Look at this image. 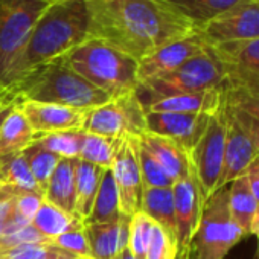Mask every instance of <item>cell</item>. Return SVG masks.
I'll use <instances>...</instances> for the list:
<instances>
[{"instance_id": "obj_1", "label": "cell", "mask_w": 259, "mask_h": 259, "mask_svg": "<svg viewBox=\"0 0 259 259\" xmlns=\"http://www.w3.org/2000/svg\"><path fill=\"white\" fill-rule=\"evenodd\" d=\"M90 38L105 41L138 61L156 49L200 32L166 0H85Z\"/></svg>"}, {"instance_id": "obj_2", "label": "cell", "mask_w": 259, "mask_h": 259, "mask_svg": "<svg viewBox=\"0 0 259 259\" xmlns=\"http://www.w3.org/2000/svg\"><path fill=\"white\" fill-rule=\"evenodd\" d=\"M89 38L90 17L85 0H55L48 4L34 25L10 85L34 69L67 55Z\"/></svg>"}, {"instance_id": "obj_3", "label": "cell", "mask_w": 259, "mask_h": 259, "mask_svg": "<svg viewBox=\"0 0 259 259\" xmlns=\"http://www.w3.org/2000/svg\"><path fill=\"white\" fill-rule=\"evenodd\" d=\"M11 87L23 101L58 104L87 111L111 99L105 92L76 73L63 57L34 69Z\"/></svg>"}, {"instance_id": "obj_4", "label": "cell", "mask_w": 259, "mask_h": 259, "mask_svg": "<svg viewBox=\"0 0 259 259\" xmlns=\"http://www.w3.org/2000/svg\"><path fill=\"white\" fill-rule=\"evenodd\" d=\"M63 58L76 73L110 98L141 89L139 61L105 41L89 38Z\"/></svg>"}, {"instance_id": "obj_5", "label": "cell", "mask_w": 259, "mask_h": 259, "mask_svg": "<svg viewBox=\"0 0 259 259\" xmlns=\"http://www.w3.org/2000/svg\"><path fill=\"white\" fill-rule=\"evenodd\" d=\"M242 238L245 233L230 215L224 186L204 201L191 247L185 254L189 259H224Z\"/></svg>"}, {"instance_id": "obj_6", "label": "cell", "mask_w": 259, "mask_h": 259, "mask_svg": "<svg viewBox=\"0 0 259 259\" xmlns=\"http://www.w3.org/2000/svg\"><path fill=\"white\" fill-rule=\"evenodd\" d=\"M45 0H0V87H8Z\"/></svg>"}, {"instance_id": "obj_7", "label": "cell", "mask_w": 259, "mask_h": 259, "mask_svg": "<svg viewBox=\"0 0 259 259\" xmlns=\"http://www.w3.org/2000/svg\"><path fill=\"white\" fill-rule=\"evenodd\" d=\"M226 78V64L207 45L206 49L183 63L179 69L144 82L139 90L148 93L150 98L197 93L220 89Z\"/></svg>"}, {"instance_id": "obj_8", "label": "cell", "mask_w": 259, "mask_h": 259, "mask_svg": "<svg viewBox=\"0 0 259 259\" xmlns=\"http://www.w3.org/2000/svg\"><path fill=\"white\" fill-rule=\"evenodd\" d=\"M226 142V108L224 99L217 111L209 117L204 133L188 153L191 171L198 183L203 200L206 201L220 189Z\"/></svg>"}, {"instance_id": "obj_9", "label": "cell", "mask_w": 259, "mask_h": 259, "mask_svg": "<svg viewBox=\"0 0 259 259\" xmlns=\"http://www.w3.org/2000/svg\"><path fill=\"white\" fill-rule=\"evenodd\" d=\"M147 111L138 92L111 98L89 111L84 130L110 138H139L147 133Z\"/></svg>"}, {"instance_id": "obj_10", "label": "cell", "mask_w": 259, "mask_h": 259, "mask_svg": "<svg viewBox=\"0 0 259 259\" xmlns=\"http://www.w3.org/2000/svg\"><path fill=\"white\" fill-rule=\"evenodd\" d=\"M209 46L244 43L259 38V0H247L200 28Z\"/></svg>"}, {"instance_id": "obj_11", "label": "cell", "mask_w": 259, "mask_h": 259, "mask_svg": "<svg viewBox=\"0 0 259 259\" xmlns=\"http://www.w3.org/2000/svg\"><path fill=\"white\" fill-rule=\"evenodd\" d=\"M111 174L116 183L119 207L126 217L141 210L142 179L138 159V138H125L111 166Z\"/></svg>"}, {"instance_id": "obj_12", "label": "cell", "mask_w": 259, "mask_h": 259, "mask_svg": "<svg viewBox=\"0 0 259 259\" xmlns=\"http://www.w3.org/2000/svg\"><path fill=\"white\" fill-rule=\"evenodd\" d=\"M210 114L147 111V132L168 138L189 153L204 133Z\"/></svg>"}, {"instance_id": "obj_13", "label": "cell", "mask_w": 259, "mask_h": 259, "mask_svg": "<svg viewBox=\"0 0 259 259\" xmlns=\"http://www.w3.org/2000/svg\"><path fill=\"white\" fill-rule=\"evenodd\" d=\"M172 195H174V212H176L177 248H179V256H182L191 247V241L197 230L201 209L204 204V200L201 197L198 183L192 171L186 177L174 182Z\"/></svg>"}, {"instance_id": "obj_14", "label": "cell", "mask_w": 259, "mask_h": 259, "mask_svg": "<svg viewBox=\"0 0 259 259\" xmlns=\"http://www.w3.org/2000/svg\"><path fill=\"white\" fill-rule=\"evenodd\" d=\"M224 108H226V142H224V159H223L220 188H224L235 179L244 176L245 171L250 168V165L257 159V151L251 138L244 130V126L236 120V117L226 105V102H224Z\"/></svg>"}, {"instance_id": "obj_15", "label": "cell", "mask_w": 259, "mask_h": 259, "mask_svg": "<svg viewBox=\"0 0 259 259\" xmlns=\"http://www.w3.org/2000/svg\"><path fill=\"white\" fill-rule=\"evenodd\" d=\"M207 48V43L201 37L200 32L192 34L189 37L171 41L145 58L139 61V81L141 85L150 79L163 76L176 69H179L183 63L200 54Z\"/></svg>"}, {"instance_id": "obj_16", "label": "cell", "mask_w": 259, "mask_h": 259, "mask_svg": "<svg viewBox=\"0 0 259 259\" xmlns=\"http://www.w3.org/2000/svg\"><path fill=\"white\" fill-rule=\"evenodd\" d=\"M19 108L26 116L35 135L66 132V130H84L87 114L90 111L34 101H22Z\"/></svg>"}, {"instance_id": "obj_17", "label": "cell", "mask_w": 259, "mask_h": 259, "mask_svg": "<svg viewBox=\"0 0 259 259\" xmlns=\"http://www.w3.org/2000/svg\"><path fill=\"white\" fill-rule=\"evenodd\" d=\"M130 217L122 215L117 221L85 224V236L90 248V259H113L128 247Z\"/></svg>"}, {"instance_id": "obj_18", "label": "cell", "mask_w": 259, "mask_h": 259, "mask_svg": "<svg viewBox=\"0 0 259 259\" xmlns=\"http://www.w3.org/2000/svg\"><path fill=\"white\" fill-rule=\"evenodd\" d=\"M223 87V85H221ZM213 89L197 93H182L160 98H148L144 102L145 111L166 113H213L223 104V89Z\"/></svg>"}, {"instance_id": "obj_19", "label": "cell", "mask_w": 259, "mask_h": 259, "mask_svg": "<svg viewBox=\"0 0 259 259\" xmlns=\"http://www.w3.org/2000/svg\"><path fill=\"white\" fill-rule=\"evenodd\" d=\"M221 89L227 105L259 120V75L227 67V78Z\"/></svg>"}, {"instance_id": "obj_20", "label": "cell", "mask_w": 259, "mask_h": 259, "mask_svg": "<svg viewBox=\"0 0 259 259\" xmlns=\"http://www.w3.org/2000/svg\"><path fill=\"white\" fill-rule=\"evenodd\" d=\"M138 139L139 144L162 165V168L174 182L186 177L191 172L188 153L174 141L148 132L139 136Z\"/></svg>"}, {"instance_id": "obj_21", "label": "cell", "mask_w": 259, "mask_h": 259, "mask_svg": "<svg viewBox=\"0 0 259 259\" xmlns=\"http://www.w3.org/2000/svg\"><path fill=\"white\" fill-rule=\"evenodd\" d=\"M76 163L78 159H61L45 191V200L70 215H75Z\"/></svg>"}, {"instance_id": "obj_22", "label": "cell", "mask_w": 259, "mask_h": 259, "mask_svg": "<svg viewBox=\"0 0 259 259\" xmlns=\"http://www.w3.org/2000/svg\"><path fill=\"white\" fill-rule=\"evenodd\" d=\"M20 105V104H19ZM35 141V133L23 111L16 107L0 128V159L22 153Z\"/></svg>"}, {"instance_id": "obj_23", "label": "cell", "mask_w": 259, "mask_h": 259, "mask_svg": "<svg viewBox=\"0 0 259 259\" xmlns=\"http://www.w3.org/2000/svg\"><path fill=\"white\" fill-rule=\"evenodd\" d=\"M141 210L147 213L156 224L163 227L171 236L176 238L172 188H144L141 197Z\"/></svg>"}, {"instance_id": "obj_24", "label": "cell", "mask_w": 259, "mask_h": 259, "mask_svg": "<svg viewBox=\"0 0 259 259\" xmlns=\"http://www.w3.org/2000/svg\"><path fill=\"white\" fill-rule=\"evenodd\" d=\"M227 200L233 221L245 233V236L250 235V227L257 209V201L250 191L245 176H241L227 185Z\"/></svg>"}, {"instance_id": "obj_25", "label": "cell", "mask_w": 259, "mask_h": 259, "mask_svg": "<svg viewBox=\"0 0 259 259\" xmlns=\"http://www.w3.org/2000/svg\"><path fill=\"white\" fill-rule=\"evenodd\" d=\"M102 168L90 165L78 159L76 163V201H75V215L85 221L92 212L102 176Z\"/></svg>"}, {"instance_id": "obj_26", "label": "cell", "mask_w": 259, "mask_h": 259, "mask_svg": "<svg viewBox=\"0 0 259 259\" xmlns=\"http://www.w3.org/2000/svg\"><path fill=\"white\" fill-rule=\"evenodd\" d=\"M31 224L41 235L49 238L51 241L64 232L81 229L85 226L82 220H79L75 215L66 213L64 210H61L55 204L49 203L48 200H43V203H41V206H40L38 212L35 213Z\"/></svg>"}, {"instance_id": "obj_27", "label": "cell", "mask_w": 259, "mask_h": 259, "mask_svg": "<svg viewBox=\"0 0 259 259\" xmlns=\"http://www.w3.org/2000/svg\"><path fill=\"white\" fill-rule=\"evenodd\" d=\"M123 213L119 207V197L116 183L111 174V169H105L92 212L84 224H96V223H111L117 221Z\"/></svg>"}, {"instance_id": "obj_28", "label": "cell", "mask_w": 259, "mask_h": 259, "mask_svg": "<svg viewBox=\"0 0 259 259\" xmlns=\"http://www.w3.org/2000/svg\"><path fill=\"white\" fill-rule=\"evenodd\" d=\"M198 28L247 0H166Z\"/></svg>"}, {"instance_id": "obj_29", "label": "cell", "mask_w": 259, "mask_h": 259, "mask_svg": "<svg viewBox=\"0 0 259 259\" xmlns=\"http://www.w3.org/2000/svg\"><path fill=\"white\" fill-rule=\"evenodd\" d=\"M122 142L123 139L119 138H110L85 132L79 160L99 166L102 169H111Z\"/></svg>"}, {"instance_id": "obj_30", "label": "cell", "mask_w": 259, "mask_h": 259, "mask_svg": "<svg viewBox=\"0 0 259 259\" xmlns=\"http://www.w3.org/2000/svg\"><path fill=\"white\" fill-rule=\"evenodd\" d=\"M0 183L10 185L20 192L43 194L31 172L28 159L23 151L0 159Z\"/></svg>"}, {"instance_id": "obj_31", "label": "cell", "mask_w": 259, "mask_h": 259, "mask_svg": "<svg viewBox=\"0 0 259 259\" xmlns=\"http://www.w3.org/2000/svg\"><path fill=\"white\" fill-rule=\"evenodd\" d=\"M220 60L233 69L259 75V38L244 43L210 46Z\"/></svg>"}, {"instance_id": "obj_32", "label": "cell", "mask_w": 259, "mask_h": 259, "mask_svg": "<svg viewBox=\"0 0 259 259\" xmlns=\"http://www.w3.org/2000/svg\"><path fill=\"white\" fill-rule=\"evenodd\" d=\"M85 130H66L46 135H35V144L61 159H79Z\"/></svg>"}, {"instance_id": "obj_33", "label": "cell", "mask_w": 259, "mask_h": 259, "mask_svg": "<svg viewBox=\"0 0 259 259\" xmlns=\"http://www.w3.org/2000/svg\"><path fill=\"white\" fill-rule=\"evenodd\" d=\"M19 194L20 191H17L16 188L0 183V239L31 224L17 212Z\"/></svg>"}, {"instance_id": "obj_34", "label": "cell", "mask_w": 259, "mask_h": 259, "mask_svg": "<svg viewBox=\"0 0 259 259\" xmlns=\"http://www.w3.org/2000/svg\"><path fill=\"white\" fill-rule=\"evenodd\" d=\"M25 156L28 159V163H29V168H31V172L38 185V188L43 191H46L48 188V183L58 165V162L61 160V157H58L57 154L45 150L43 147H40L38 144H32L31 147H28L25 151Z\"/></svg>"}, {"instance_id": "obj_35", "label": "cell", "mask_w": 259, "mask_h": 259, "mask_svg": "<svg viewBox=\"0 0 259 259\" xmlns=\"http://www.w3.org/2000/svg\"><path fill=\"white\" fill-rule=\"evenodd\" d=\"M154 224L156 223L142 210H138L135 215L130 217L128 248L139 259H145V254H147V250L153 236Z\"/></svg>"}, {"instance_id": "obj_36", "label": "cell", "mask_w": 259, "mask_h": 259, "mask_svg": "<svg viewBox=\"0 0 259 259\" xmlns=\"http://www.w3.org/2000/svg\"><path fill=\"white\" fill-rule=\"evenodd\" d=\"M138 159L144 188H172L174 180L162 168V165L139 144L138 139Z\"/></svg>"}, {"instance_id": "obj_37", "label": "cell", "mask_w": 259, "mask_h": 259, "mask_svg": "<svg viewBox=\"0 0 259 259\" xmlns=\"http://www.w3.org/2000/svg\"><path fill=\"white\" fill-rule=\"evenodd\" d=\"M177 241L163 227L154 224L153 236L145 254V259H177Z\"/></svg>"}, {"instance_id": "obj_38", "label": "cell", "mask_w": 259, "mask_h": 259, "mask_svg": "<svg viewBox=\"0 0 259 259\" xmlns=\"http://www.w3.org/2000/svg\"><path fill=\"white\" fill-rule=\"evenodd\" d=\"M52 245L76 257L90 259V248H89V241L85 236V226L81 229L69 230V232L58 235L57 238L52 239Z\"/></svg>"}, {"instance_id": "obj_39", "label": "cell", "mask_w": 259, "mask_h": 259, "mask_svg": "<svg viewBox=\"0 0 259 259\" xmlns=\"http://www.w3.org/2000/svg\"><path fill=\"white\" fill-rule=\"evenodd\" d=\"M60 253L51 244H23L0 250V259H57Z\"/></svg>"}, {"instance_id": "obj_40", "label": "cell", "mask_w": 259, "mask_h": 259, "mask_svg": "<svg viewBox=\"0 0 259 259\" xmlns=\"http://www.w3.org/2000/svg\"><path fill=\"white\" fill-rule=\"evenodd\" d=\"M23 244H51L52 245V241L46 238L45 235H41L32 224H28L16 230L14 233L0 239V250L23 245Z\"/></svg>"}, {"instance_id": "obj_41", "label": "cell", "mask_w": 259, "mask_h": 259, "mask_svg": "<svg viewBox=\"0 0 259 259\" xmlns=\"http://www.w3.org/2000/svg\"><path fill=\"white\" fill-rule=\"evenodd\" d=\"M43 200H45V195L40 192H20L17 198V212L28 223H32Z\"/></svg>"}, {"instance_id": "obj_42", "label": "cell", "mask_w": 259, "mask_h": 259, "mask_svg": "<svg viewBox=\"0 0 259 259\" xmlns=\"http://www.w3.org/2000/svg\"><path fill=\"white\" fill-rule=\"evenodd\" d=\"M23 99L20 98V95L16 92L14 87L8 85V87H0V128H2L5 119L8 117V114L19 107V104Z\"/></svg>"}, {"instance_id": "obj_43", "label": "cell", "mask_w": 259, "mask_h": 259, "mask_svg": "<svg viewBox=\"0 0 259 259\" xmlns=\"http://www.w3.org/2000/svg\"><path fill=\"white\" fill-rule=\"evenodd\" d=\"M227 105V104H226ZM230 108V111L233 113V116L236 117V120L244 126V130L248 133V136L251 138L254 147H256V151H257V159H259V120L251 117L250 114L238 110V108H233L230 105H227Z\"/></svg>"}, {"instance_id": "obj_44", "label": "cell", "mask_w": 259, "mask_h": 259, "mask_svg": "<svg viewBox=\"0 0 259 259\" xmlns=\"http://www.w3.org/2000/svg\"><path fill=\"white\" fill-rule=\"evenodd\" d=\"M244 176H245V179H247V183H248V186H250V191H251L254 200H256L257 204H259V159H256V160L250 165V168L245 171Z\"/></svg>"}, {"instance_id": "obj_45", "label": "cell", "mask_w": 259, "mask_h": 259, "mask_svg": "<svg viewBox=\"0 0 259 259\" xmlns=\"http://www.w3.org/2000/svg\"><path fill=\"white\" fill-rule=\"evenodd\" d=\"M250 235H254L259 241V204H257V209H256V213L253 217V221H251V227H250Z\"/></svg>"}, {"instance_id": "obj_46", "label": "cell", "mask_w": 259, "mask_h": 259, "mask_svg": "<svg viewBox=\"0 0 259 259\" xmlns=\"http://www.w3.org/2000/svg\"><path fill=\"white\" fill-rule=\"evenodd\" d=\"M113 259H139V257H136L132 251H130V248L128 247H125L123 250H120Z\"/></svg>"}, {"instance_id": "obj_47", "label": "cell", "mask_w": 259, "mask_h": 259, "mask_svg": "<svg viewBox=\"0 0 259 259\" xmlns=\"http://www.w3.org/2000/svg\"><path fill=\"white\" fill-rule=\"evenodd\" d=\"M57 259H82V257H76V256H73V254L66 253V251H63V250H61V253L58 254V257H57Z\"/></svg>"}, {"instance_id": "obj_48", "label": "cell", "mask_w": 259, "mask_h": 259, "mask_svg": "<svg viewBox=\"0 0 259 259\" xmlns=\"http://www.w3.org/2000/svg\"><path fill=\"white\" fill-rule=\"evenodd\" d=\"M177 257H182V259H189V257H188L186 254H182V256H177Z\"/></svg>"}, {"instance_id": "obj_49", "label": "cell", "mask_w": 259, "mask_h": 259, "mask_svg": "<svg viewBox=\"0 0 259 259\" xmlns=\"http://www.w3.org/2000/svg\"><path fill=\"white\" fill-rule=\"evenodd\" d=\"M45 2H48V4H51V2H55V0H45Z\"/></svg>"}, {"instance_id": "obj_50", "label": "cell", "mask_w": 259, "mask_h": 259, "mask_svg": "<svg viewBox=\"0 0 259 259\" xmlns=\"http://www.w3.org/2000/svg\"><path fill=\"white\" fill-rule=\"evenodd\" d=\"M257 259H259V247H257Z\"/></svg>"}, {"instance_id": "obj_51", "label": "cell", "mask_w": 259, "mask_h": 259, "mask_svg": "<svg viewBox=\"0 0 259 259\" xmlns=\"http://www.w3.org/2000/svg\"><path fill=\"white\" fill-rule=\"evenodd\" d=\"M177 259H182V257H177Z\"/></svg>"}]
</instances>
